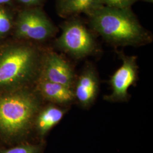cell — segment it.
<instances>
[{"label": "cell", "instance_id": "cell-1", "mask_svg": "<svg viewBox=\"0 0 153 153\" xmlns=\"http://www.w3.org/2000/svg\"><path fill=\"white\" fill-rule=\"evenodd\" d=\"M93 28L109 43L137 46L150 40L129 8L102 6L90 14Z\"/></svg>", "mask_w": 153, "mask_h": 153}, {"label": "cell", "instance_id": "cell-2", "mask_svg": "<svg viewBox=\"0 0 153 153\" xmlns=\"http://www.w3.org/2000/svg\"><path fill=\"white\" fill-rule=\"evenodd\" d=\"M38 52L27 44L0 48V90H19L30 82L38 69Z\"/></svg>", "mask_w": 153, "mask_h": 153}, {"label": "cell", "instance_id": "cell-3", "mask_svg": "<svg viewBox=\"0 0 153 153\" xmlns=\"http://www.w3.org/2000/svg\"><path fill=\"white\" fill-rule=\"evenodd\" d=\"M38 108L36 97L26 90L19 89L0 95V131L12 137L23 134Z\"/></svg>", "mask_w": 153, "mask_h": 153}, {"label": "cell", "instance_id": "cell-4", "mask_svg": "<svg viewBox=\"0 0 153 153\" xmlns=\"http://www.w3.org/2000/svg\"><path fill=\"white\" fill-rule=\"evenodd\" d=\"M54 26L42 11L31 9L22 11L16 26V37L35 41H44L55 33Z\"/></svg>", "mask_w": 153, "mask_h": 153}, {"label": "cell", "instance_id": "cell-5", "mask_svg": "<svg viewBox=\"0 0 153 153\" xmlns=\"http://www.w3.org/2000/svg\"><path fill=\"white\" fill-rule=\"evenodd\" d=\"M57 45L61 49L77 58L89 55L95 48L93 36L76 20L68 22L64 26Z\"/></svg>", "mask_w": 153, "mask_h": 153}, {"label": "cell", "instance_id": "cell-6", "mask_svg": "<svg viewBox=\"0 0 153 153\" xmlns=\"http://www.w3.org/2000/svg\"><path fill=\"white\" fill-rule=\"evenodd\" d=\"M123 64L111 77L110 83L112 92L107 99L111 100H124L128 97V90L136 81V57L121 55Z\"/></svg>", "mask_w": 153, "mask_h": 153}, {"label": "cell", "instance_id": "cell-7", "mask_svg": "<svg viewBox=\"0 0 153 153\" xmlns=\"http://www.w3.org/2000/svg\"><path fill=\"white\" fill-rule=\"evenodd\" d=\"M42 79L71 88L74 73L66 61L56 53L51 52L43 60Z\"/></svg>", "mask_w": 153, "mask_h": 153}, {"label": "cell", "instance_id": "cell-8", "mask_svg": "<svg viewBox=\"0 0 153 153\" xmlns=\"http://www.w3.org/2000/svg\"><path fill=\"white\" fill-rule=\"evenodd\" d=\"M98 90V81L96 74L92 69H88L79 76L74 95L82 105L88 106L95 98Z\"/></svg>", "mask_w": 153, "mask_h": 153}, {"label": "cell", "instance_id": "cell-9", "mask_svg": "<svg viewBox=\"0 0 153 153\" xmlns=\"http://www.w3.org/2000/svg\"><path fill=\"white\" fill-rule=\"evenodd\" d=\"M38 88L41 94L45 98L56 103H68L75 97L71 88L43 79H41Z\"/></svg>", "mask_w": 153, "mask_h": 153}, {"label": "cell", "instance_id": "cell-10", "mask_svg": "<svg viewBox=\"0 0 153 153\" xmlns=\"http://www.w3.org/2000/svg\"><path fill=\"white\" fill-rule=\"evenodd\" d=\"M102 0H61L59 10L61 15L68 16L80 13L90 14L101 7Z\"/></svg>", "mask_w": 153, "mask_h": 153}, {"label": "cell", "instance_id": "cell-11", "mask_svg": "<svg viewBox=\"0 0 153 153\" xmlns=\"http://www.w3.org/2000/svg\"><path fill=\"white\" fill-rule=\"evenodd\" d=\"M64 111L55 106H48L40 112L36 119V127L40 134L44 136L62 119Z\"/></svg>", "mask_w": 153, "mask_h": 153}, {"label": "cell", "instance_id": "cell-12", "mask_svg": "<svg viewBox=\"0 0 153 153\" xmlns=\"http://www.w3.org/2000/svg\"><path fill=\"white\" fill-rule=\"evenodd\" d=\"M12 27V19L10 15L5 9L0 7V36L5 35Z\"/></svg>", "mask_w": 153, "mask_h": 153}, {"label": "cell", "instance_id": "cell-13", "mask_svg": "<svg viewBox=\"0 0 153 153\" xmlns=\"http://www.w3.org/2000/svg\"><path fill=\"white\" fill-rule=\"evenodd\" d=\"M38 146L33 145H22L2 151L1 153H38Z\"/></svg>", "mask_w": 153, "mask_h": 153}, {"label": "cell", "instance_id": "cell-14", "mask_svg": "<svg viewBox=\"0 0 153 153\" xmlns=\"http://www.w3.org/2000/svg\"><path fill=\"white\" fill-rule=\"evenodd\" d=\"M136 0H102V4L106 6L119 9L129 8Z\"/></svg>", "mask_w": 153, "mask_h": 153}, {"label": "cell", "instance_id": "cell-15", "mask_svg": "<svg viewBox=\"0 0 153 153\" xmlns=\"http://www.w3.org/2000/svg\"><path fill=\"white\" fill-rule=\"evenodd\" d=\"M23 4L27 6H35L40 4L42 0H18Z\"/></svg>", "mask_w": 153, "mask_h": 153}, {"label": "cell", "instance_id": "cell-16", "mask_svg": "<svg viewBox=\"0 0 153 153\" xmlns=\"http://www.w3.org/2000/svg\"><path fill=\"white\" fill-rule=\"evenodd\" d=\"M11 1V0H0V5L9 4Z\"/></svg>", "mask_w": 153, "mask_h": 153}, {"label": "cell", "instance_id": "cell-17", "mask_svg": "<svg viewBox=\"0 0 153 153\" xmlns=\"http://www.w3.org/2000/svg\"><path fill=\"white\" fill-rule=\"evenodd\" d=\"M146 1H152V0H146Z\"/></svg>", "mask_w": 153, "mask_h": 153}]
</instances>
